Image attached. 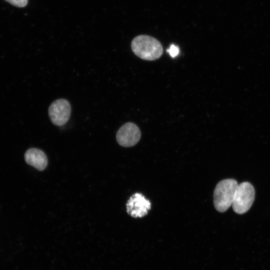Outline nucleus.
<instances>
[{"mask_svg": "<svg viewBox=\"0 0 270 270\" xmlns=\"http://www.w3.org/2000/svg\"><path fill=\"white\" fill-rule=\"evenodd\" d=\"M131 48L136 56L146 60H157L163 52L162 45L158 40L144 34L136 36L132 40Z\"/></svg>", "mask_w": 270, "mask_h": 270, "instance_id": "nucleus-1", "label": "nucleus"}, {"mask_svg": "<svg viewBox=\"0 0 270 270\" xmlns=\"http://www.w3.org/2000/svg\"><path fill=\"white\" fill-rule=\"evenodd\" d=\"M238 185L237 181L232 178L218 183L214 192V204L218 212H224L232 205Z\"/></svg>", "mask_w": 270, "mask_h": 270, "instance_id": "nucleus-2", "label": "nucleus"}, {"mask_svg": "<svg viewBox=\"0 0 270 270\" xmlns=\"http://www.w3.org/2000/svg\"><path fill=\"white\" fill-rule=\"evenodd\" d=\"M255 198V190L248 182L239 184L236 190L232 204L233 210L238 214L247 212L252 206Z\"/></svg>", "mask_w": 270, "mask_h": 270, "instance_id": "nucleus-3", "label": "nucleus"}, {"mask_svg": "<svg viewBox=\"0 0 270 270\" xmlns=\"http://www.w3.org/2000/svg\"><path fill=\"white\" fill-rule=\"evenodd\" d=\"M71 108L68 100L63 98L53 102L48 108V116L52 122L61 126L67 122L70 118Z\"/></svg>", "mask_w": 270, "mask_h": 270, "instance_id": "nucleus-4", "label": "nucleus"}, {"mask_svg": "<svg viewBox=\"0 0 270 270\" xmlns=\"http://www.w3.org/2000/svg\"><path fill=\"white\" fill-rule=\"evenodd\" d=\"M141 137L138 127L134 123L128 122L123 124L118 130L116 139L118 144L124 147H130L136 144Z\"/></svg>", "mask_w": 270, "mask_h": 270, "instance_id": "nucleus-5", "label": "nucleus"}, {"mask_svg": "<svg viewBox=\"0 0 270 270\" xmlns=\"http://www.w3.org/2000/svg\"><path fill=\"white\" fill-rule=\"evenodd\" d=\"M126 212L134 218H142L148 214L151 204L140 193H136L130 197L126 204Z\"/></svg>", "mask_w": 270, "mask_h": 270, "instance_id": "nucleus-6", "label": "nucleus"}, {"mask_svg": "<svg viewBox=\"0 0 270 270\" xmlns=\"http://www.w3.org/2000/svg\"><path fill=\"white\" fill-rule=\"evenodd\" d=\"M24 160L29 165L42 171L48 165V158L44 152L36 148H30L24 154Z\"/></svg>", "mask_w": 270, "mask_h": 270, "instance_id": "nucleus-7", "label": "nucleus"}, {"mask_svg": "<svg viewBox=\"0 0 270 270\" xmlns=\"http://www.w3.org/2000/svg\"><path fill=\"white\" fill-rule=\"evenodd\" d=\"M11 4L19 7L22 8L26 6L28 0H5Z\"/></svg>", "mask_w": 270, "mask_h": 270, "instance_id": "nucleus-8", "label": "nucleus"}, {"mask_svg": "<svg viewBox=\"0 0 270 270\" xmlns=\"http://www.w3.org/2000/svg\"><path fill=\"white\" fill-rule=\"evenodd\" d=\"M167 52L172 58H174L178 55L179 53V48L174 44H172L170 48L167 50Z\"/></svg>", "mask_w": 270, "mask_h": 270, "instance_id": "nucleus-9", "label": "nucleus"}]
</instances>
